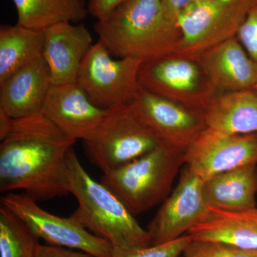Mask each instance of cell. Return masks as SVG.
Returning a JSON list of instances; mask_svg holds the SVG:
<instances>
[{"label":"cell","mask_w":257,"mask_h":257,"mask_svg":"<svg viewBox=\"0 0 257 257\" xmlns=\"http://www.w3.org/2000/svg\"><path fill=\"white\" fill-rule=\"evenodd\" d=\"M76 141L41 112L13 119L0 143V191L23 190L37 201L70 193L68 152Z\"/></svg>","instance_id":"cell-1"},{"label":"cell","mask_w":257,"mask_h":257,"mask_svg":"<svg viewBox=\"0 0 257 257\" xmlns=\"http://www.w3.org/2000/svg\"><path fill=\"white\" fill-rule=\"evenodd\" d=\"M94 28L111 55L145 62L177 53L182 35L160 0H126Z\"/></svg>","instance_id":"cell-2"},{"label":"cell","mask_w":257,"mask_h":257,"mask_svg":"<svg viewBox=\"0 0 257 257\" xmlns=\"http://www.w3.org/2000/svg\"><path fill=\"white\" fill-rule=\"evenodd\" d=\"M67 165L69 190L78 202L70 216L74 221L110 243L114 256L151 245L147 230L110 189L88 174L73 148Z\"/></svg>","instance_id":"cell-3"},{"label":"cell","mask_w":257,"mask_h":257,"mask_svg":"<svg viewBox=\"0 0 257 257\" xmlns=\"http://www.w3.org/2000/svg\"><path fill=\"white\" fill-rule=\"evenodd\" d=\"M185 152L167 145L157 147L116 170L101 182L119 198L134 216L152 209L168 197L184 162Z\"/></svg>","instance_id":"cell-4"},{"label":"cell","mask_w":257,"mask_h":257,"mask_svg":"<svg viewBox=\"0 0 257 257\" xmlns=\"http://www.w3.org/2000/svg\"><path fill=\"white\" fill-rule=\"evenodd\" d=\"M257 0H194L177 20L182 38L177 55L196 59L236 37Z\"/></svg>","instance_id":"cell-5"},{"label":"cell","mask_w":257,"mask_h":257,"mask_svg":"<svg viewBox=\"0 0 257 257\" xmlns=\"http://www.w3.org/2000/svg\"><path fill=\"white\" fill-rule=\"evenodd\" d=\"M138 82L143 89L202 114L220 93L197 60L177 54L143 62Z\"/></svg>","instance_id":"cell-6"},{"label":"cell","mask_w":257,"mask_h":257,"mask_svg":"<svg viewBox=\"0 0 257 257\" xmlns=\"http://www.w3.org/2000/svg\"><path fill=\"white\" fill-rule=\"evenodd\" d=\"M142 63L135 59L114 60L99 40L83 61L76 83L96 106L115 110L128 106L136 95Z\"/></svg>","instance_id":"cell-7"},{"label":"cell","mask_w":257,"mask_h":257,"mask_svg":"<svg viewBox=\"0 0 257 257\" xmlns=\"http://www.w3.org/2000/svg\"><path fill=\"white\" fill-rule=\"evenodd\" d=\"M84 144L91 160L104 174L165 145L128 105L111 111L97 135Z\"/></svg>","instance_id":"cell-8"},{"label":"cell","mask_w":257,"mask_h":257,"mask_svg":"<svg viewBox=\"0 0 257 257\" xmlns=\"http://www.w3.org/2000/svg\"><path fill=\"white\" fill-rule=\"evenodd\" d=\"M1 205L25 223L47 244L78 250L97 257H114L112 246L88 231L71 216L60 217L42 209L26 194L9 192L1 198Z\"/></svg>","instance_id":"cell-9"},{"label":"cell","mask_w":257,"mask_h":257,"mask_svg":"<svg viewBox=\"0 0 257 257\" xmlns=\"http://www.w3.org/2000/svg\"><path fill=\"white\" fill-rule=\"evenodd\" d=\"M184 162L204 181L234 169L257 165V133L231 135L207 127L186 150Z\"/></svg>","instance_id":"cell-10"},{"label":"cell","mask_w":257,"mask_h":257,"mask_svg":"<svg viewBox=\"0 0 257 257\" xmlns=\"http://www.w3.org/2000/svg\"><path fill=\"white\" fill-rule=\"evenodd\" d=\"M204 182L200 177L184 168L178 184L147 227L151 245L178 239L199 224L207 214Z\"/></svg>","instance_id":"cell-11"},{"label":"cell","mask_w":257,"mask_h":257,"mask_svg":"<svg viewBox=\"0 0 257 257\" xmlns=\"http://www.w3.org/2000/svg\"><path fill=\"white\" fill-rule=\"evenodd\" d=\"M128 106L162 143L183 152L207 128L202 113L140 87Z\"/></svg>","instance_id":"cell-12"},{"label":"cell","mask_w":257,"mask_h":257,"mask_svg":"<svg viewBox=\"0 0 257 257\" xmlns=\"http://www.w3.org/2000/svg\"><path fill=\"white\" fill-rule=\"evenodd\" d=\"M111 111L90 100L77 83L52 84L40 112L69 138L92 140L106 122Z\"/></svg>","instance_id":"cell-13"},{"label":"cell","mask_w":257,"mask_h":257,"mask_svg":"<svg viewBox=\"0 0 257 257\" xmlns=\"http://www.w3.org/2000/svg\"><path fill=\"white\" fill-rule=\"evenodd\" d=\"M92 45V35L83 23L66 22L45 30L42 57L50 69L52 84L76 83Z\"/></svg>","instance_id":"cell-14"},{"label":"cell","mask_w":257,"mask_h":257,"mask_svg":"<svg viewBox=\"0 0 257 257\" xmlns=\"http://www.w3.org/2000/svg\"><path fill=\"white\" fill-rule=\"evenodd\" d=\"M196 60L220 92L253 90L257 84V62L236 37L211 47Z\"/></svg>","instance_id":"cell-15"},{"label":"cell","mask_w":257,"mask_h":257,"mask_svg":"<svg viewBox=\"0 0 257 257\" xmlns=\"http://www.w3.org/2000/svg\"><path fill=\"white\" fill-rule=\"evenodd\" d=\"M52 86L50 69L40 57L0 82V109L13 119L40 112Z\"/></svg>","instance_id":"cell-16"},{"label":"cell","mask_w":257,"mask_h":257,"mask_svg":"<svg viewBox=\"0 0 257 257\" xmlns=\"http://www.w3.org/2000/svg\"><path fill=\"white\" fill-rule=\"evenodd\" d=\"M187 234L193 240L216 241L257 251V208L229 211L209 207L204 219Z\"/></svg>","instance_id":"cell-17"},{"label":"cell","mask_w":257,"mask_h":257,"mask_svg":"<svg viewBox=\"0 0 257 257\" xmlns=\"http://www.w3.org/2000/svg\"><path fill=\"white\" fill-rule=\"evenodd\" d=\"M257 165L228 171L204 182V195L209 207L239 211L256 208Z\"/></svg>","instance_id":"cell-18"},{"label":"cell","mask_w":257,"mask_h":257,"mask_svg":"<svg viewBox=\"0 0 257 257\" xmlns=\"http://www.w3.org/2000/svg\"><path fill=\"white\" fill-rule=\"evenodd\" d=\"M203 116L207 128L220 133H257V94L253 90L219 93Z\"/></svg>","instance_id":"cell-19"},{"label":"cell","mask_w":257,"mask_h":257,"mask_svg":"<svg viewBox=\"0 0 257 257\" xmlns=\"http://www.w3.org/2000/svg\"><path fill=\"white\" fill-rule=\"evenodd\" d=\"M44 31L16 24L0 27V82L42 57Z\"/></svg>","instance_id":"cell-20"},{"label":"cell","mask_w":257,"mask_h":257,"mask_svg":"<svg viewBox=\"0 0 257 257\" xmlns=\"http://www.w3.org/2000/svg\"><path fill=\"white\" fill-rule=\"evenodd\" d=\"M18 13V25L45 31L66 23H79L89 14L84 0H13Z\"/></svg>","instance_id":"cell-21"},{"label":"cell","mask_w":257,"mask_h":257,"mask_svg":"<svg viewBox=\"0 0 257 257\" xmlns=\"http://www.w3.org/2000/svg\"><path fill=\"white\" fill-rule=\"evenodd\" d=\"M40 239L18 216L0 207V257H37Z\"/></svg>","instance_id":"cell-22"},{"label":"cell","mask_w":257,"mask_h":257,"mask_svg":"<svg viewBox=\"0 0 257 257\" xmlns=\"http://www.w3.org/2000/svg\"><path fill=\"white\" fill-rule=\"evenodd\" d=\"M183 255L184 257H257V251L216 241L192 240Z\"/></svg>","instance_id":"cell-23"},{"label":"cell","mask_w":257,"mask_h":257,"mask_svg":"<svg viewBox=\"0 0 257 257\" xmlns=\"http://www.w3.org/2000/svg\"><path fill=\"white\" fill-rule=\"evenodd\" d=\"M192 240V236L187 234L174 241L137 248L114 257H179Z\"/></svg>","instance_id":"cell-24"},{"label":"cell","mask_w":257,"mask_h":257,"mask_svg":"<svg viewBox=\"0 0 257 257\" xmlns=\"http://www.w3.org/2000/svg\"><path fill=\"white\" fill-rule=\"evenodd\" d=\"M236 38L250 57L257 62V5L248 13L236 35Z\"/></svg>","instance_id":"cell-25"},{"label":"cell","mask_w":257,"mask_h":257,"mask_svg":"<svg viewBox=\"0 0 257 257\" xmlns=\"http://www.w3.org/2000/svg\"><path fill=\"white\" fill-rule=\"evenodd\" d=\"M37 257H97L83 251H74L71 248L52 246L50 244H40Z\"/></svg>","instance_id":"cell-26"},{"label":"cell","mask_w":257,"mask_h":257,"mask_svg":"<svg viewBox=\"0 0 257 257\" xmlns=\"http://www.w3.org/2000/svg\"><path fill=\"white\" fill-rule=\"evenodd\" d=\"M126 0H90L87 5L89 14L96 20L102 18Z\"/></svg>","instance_id":"cell-27"},{"label":"cell","mask_w":257,"mask_h":257,"mask_svg":"<svg viewBox=\"0 0 257 257\" xmlns=\"http://www.w3.org/2000/svg\"><path fill=\"white\" fill-rule=\"evenodd\" d=\"M166 16L177 24L181 14L188 8L194 0H160Z\"/></svg>","instance_id":"cell-28"},{"label":"cell","mask_w":257,"mask_h":257,"mask_svg":"<svg viewBox=\"0 0 257 257\" xmlns=\"http://www.w3.org/2000/svg\"><path fill=\"white\" fill-rule=\"evenodd\" d=\"M13 118L10 117L3 109H0V140L9 133L13 124Z\"/></svg>","instance_id":"cell-29"},{"label":"cell","mask_w":257,"mask_h":257,"mask_svg":"<svg viewBox=\"0 0 257 257\" xmlns=\"http://www.w3.org/2000/svg\"><path fill=\"white\" fill-rule=\"evenodd\" d=\"M253 91H254L257 94V84L256 85V87H254V89H253Z\"/></svg>","instance_id":"cell-30"},{"label":"cell","mask_w":257,"mask_h":257,"mask_svg":"<svg viewBox=\"0 0 257 257\" xmlns=\"http://www.w3.org/2000/svg\"></svg>","instance_id":"cell-31"}]
</instances>
